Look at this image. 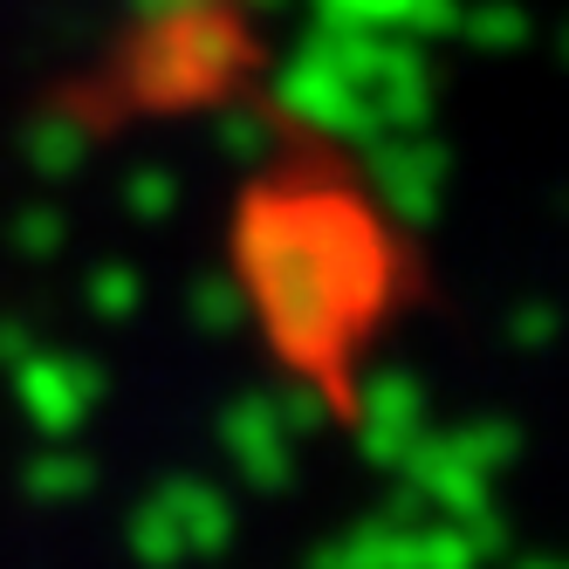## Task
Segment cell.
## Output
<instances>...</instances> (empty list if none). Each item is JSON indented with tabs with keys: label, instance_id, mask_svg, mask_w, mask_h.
Here are the masks:
<instances>
[{
	"label": "cell",
	"instance_id": "1",
	"mask_svg": "<svg viewBox=\"0 0 569 569\" xmlns=\"http://www.w3.org/2000/svg\"><path fill=\"white\" fill-rule=\"evenodd\" d=\"M240 261L289 343H322L385 296V240L337 192H261L240 213Z\"/></svg>",
	"mask_w": 569,
	"mask_h": 569
},
{
	"label": "cell",
	"instance_id": "2",
	"mask_svg": "<svg viewBox=\"0 0 569 569\" xmlns=\"http://www.w3.org/2000/svg\"><path fill=\"white\" fill-rule=\"evenodd\" d=\"M254 62L240 0H179L166 14H144L124 83L151 110H179V103H207L240 83V69Z\"/></svg>",
	"mask_w": 569,
	"mask_h": 569
},
{
	"label": "cell",
	"instance_id": "3",
	"mask_svg": "<svg viewBox=\"0 0 569 569\" xmlns=\"http://www.w3.org/2000/svg\"><path fill=\"white\" fill-rule=\"evenodd\" d=\"M330 28H391V34H453L460 0H309Z\"/></svg>",
	"mask_w": 569,
	"mask_h": 569
},
{
	"label": "cell",
	"instance_id": "4",
	"mask_svg": "<svg viewBox=\"0 0 569 569\" xmlns=\"http://www.w3.org/2000/svg\"><path fill=\"white\" fill-rule=\"evenodd\" d=\"M460 28L473 34L480 49H515L528 34V14L515 8V0H480V8H460Z\"/></svg>",
	"mask_w": 569,
	"mask_h": 569
},
{
	"label": "cell",
	"instance_id": "5",
	"mask_svg": "<svg viewBox=\"0 0 569 569\" xmlns=\"http://www.w3.org/2000/svg\"><path fill=\"white\" fill-rule=\"evenodd\" d=\"M240 8H289V0H240Z\"/></svg>",
	"mask_w": 569,
	"mask_h": 569
}]
</instances>
